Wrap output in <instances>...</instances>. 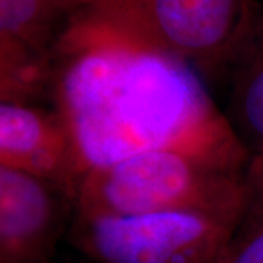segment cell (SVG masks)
<instances>
[{"mask_svg":"<svg viewBox=\"0 0 263 263\" xmlns=\"http://www.w3.org/2000/svg\"><path fill=\"white\" fill-rule=\"evenodd\" d=\"M193 67L79 12L57 47L54 110L85 170L157 149L246 171L249 155Z\"/></svg>","mask_w":263,"mask_h":263,"instance_id":"cell-1","label":"cell"},{"mask_svg":"<svg viewBox=\"0 0 263 263\" xmlns=\"http://www.w3.org/2000/svg\"><path fill=\"white\" fill-rule=\"evenodd\" d=\"M250 199L243 170L176 149L139 152L88 170L73 214L139 216L200 214L238 224Z\"/></svg>","mask_w":263,"mask_h":263,"instance_id":"cell-2","label":"cell"},{"mask_svg":"<svg viewBox=\"0 0 263 263\" xmlns=\"http://www.w3.org/2000/svg\"><path fill=\"white\" fill-rule=\"evenodd\" d=\"M259 6L254 0H85L82 12L216 81L227 78Z\"/></svg>","mask_w":263,"mask_h":263,"instance_id":"cell-3","label":"cell"},{"mask_svg":"<svg viewBox=\"0 0 263 263\" xmlns=\"http://www.w3.org/2000/svg\"><path fill=\"white\" fill-rule=\"evenodd\" d=\"M238 224L200 214H73L69 240L91 263H222Z\"/></svg>","mask_w":263,"mask_h":263,"instance_id":"cell-4","label":"cell"},{"mask_svg":"<svg viewBox=\"0 0 263 263\" xmlns=\"http://www.w3.org/2000/svg\"><path fill=\"white\" fill-rule=\"evenodd\" d=\"M85 0H0L2 103L48 94L57 47Z\"/></svg>","mask_w":263,"mask_h":263,"instance_id":"cell-5","label":"cell"},{"mask_svg":"<svg viewBox=\"0 0 263 263\" xmlns=\"http://www.w3.org/2000/svg\"><path fill=\"white\" fill-rule=\"evenodd\" d=\"M73 218V200L56 186L0 167V263H53Z\"/></svg>","mask_w":263,"mask_h":263,"instance_id":"cell-6","label":"cell"},{"mask_svg":"<svg viewBox=\"0 0 263 263\" xmlns=\"http://www.w3.org/2000/svg\"><path fill=\"white\" fill-rule=\"evenodd\" d=\"M0 167L44 180L72 200L86 173L62 116L25 103L0 104Z\"/></svg>","mask_w":263,"mask_h":263,"instance_id":"cell-7","label":"cell"},{"mask_svg":"<svg viewBox=\"0 0 263 263\" xmlns=\"http://www.w3.org/2000/svg\"><path fill=\"white\" fill-rule=\"evenodd\" d=\"M227 81V122L250 160L263 157V5L228 69Z\"/></svg>","mask_w":263,"mask_h":263,"instance_id":"cell-8","label":"cell"},{"mask_svg":"<svg viewBox=\"0 0 263 263\" xmlns=\"http://www.w3.org/2000/svg\"><path fill=\"white\" fill-rule=\"evenodd\" d=\"M222 263H263V193H250Z\"/></svg>","mask_w":263,"mask_h":263,"instance_id":"cell-9","label":"cell"},{"mask_svg":"<svg viewBox=\"0 0 263 263\" xmlns=\"http://www.w3.org/2000/svg\"><path fill=\"white\" fill-rule=\"evenodd\" d=\"M246 180L250 193H263V157L249 161Z\"/></svg>","mask_w":263,"mask_h":263,"instance_id":"cell-10","label":"cell"}]
</instances>
